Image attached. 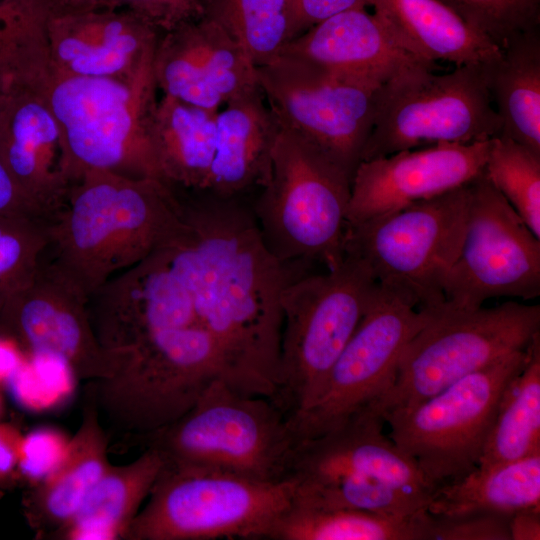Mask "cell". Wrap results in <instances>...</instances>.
<instances>
[{"instance_id": "1", "label": "cell", "mask_w": 540, "mask_h": 540, "mask_svg": "<svg viewBox=\"0 0 540 540\" xmlns=\"http://www.w3.org/2000/svg\"><path fill=\"white\" fill-rule=\"evenodd\" d=\"M168 237L109 282L111 296L140 331L196 329L219 348L235 388L275 393L281 295L293 271L267 249L244 199L180 196Z\"/></svg>"}, {"instance_id": "2", "label": "cell", "mask_w": 540, "mask_h": 540, "mask_svg": "<svg viewBox=\"0 0 540 540\" xmlns=\"http://www.w3.org/2000/svg\"><path fill=\"white\" fill-rule=\"evenodd\" d=\"M181 210L180 197L161 179L88 171L46 222L44 256L90 298L159 246Z\"/></svg>"}, {"instance_id": "3", "label": "cell", "mask_w": 540, "mask_h": 540, "mask_svg": "<svg viewBox=\"0 0 540 540\" xmlns=\"http://www.w3.org/2000/svg\"><path fill=\"white\" fill-rule=\"evenodd\" d=\"M352 179L324 150L280 125L269 179L250 205L271 254L292 270L294 263L337 266L345 256Z\"/></svg>"}, {"instance_id": "4", "label": "cell", "mask_w": 540, "mask_h": 540, "mask_svg": "<svg viewBox=\"0 0 540 540\" xmlns=\"http://www.w3.org/2000/svg\"><path fill=\"white\" fill-rule=\"evenodd\" d=\"M152 61L134 77L118 79L65 74L48 58L42 86L72 184L93 170L160 179L150 138L158 101Z\"/></svg>"}, {"instance_id": "5", "label": "cell", "mask_w": 540, "mask_h": 540, "mask_svg": "<svg viewBox=\"0 0 540 540\" xmlns=\"http://www.w3.org/2000/svg\"><path fill=\"white\" fill-rule=\"evenodd\" d=\"M378 288L367 265L347 253L337 266L300 275L285 286L278 381L271 399L289 420L319 397Z\"/></svg>"}, {"instance_id": "6", "label": "cell", "mask_w": 540, "mask_h": 540, "mask_svg": "<svg viewBox=\"0 0 540 540\" xmlns=\"http://www.w3.org/2000/svg\"><path fill=\"white\" fill-rule=\"evenodd\" d=\"M143 439L165 465L262 482L283 481L296 442L289 419L271 398L220 378L184 415Z\"/></svg>"}, {"instance_id": "7", "label": "cell", "mask_w": 540, "mask_h": 540, "mask_svg": "<svg viewBox=\"0 0 540 540\" xmlns=\"http://www.w3.org/2000/svg\"><path fill=\"white\" fill-rule=\"evenodd\" d=\"M491 63L457 66L445 74L421 63L398 71L377 91L361 162L402 150L438 143L472 144L499 135L501 123L488 88Z\"/></svg>"}, {"instance_id": "8", "label": "cell", "mask_w": 540, "mask_h": 540, "mask_svg": "<svg viewBox=\"0 0 540 540\" xmlns=\"http://www.w3.org/2000/svg\"><path fill=\"white\" fill-rule=\"evenodd\" d=\"M540 336V305L431 309L428 322L404 348L390 387L369 406L380 414L428 398Z\"/></svg>"}, {"instance_id": "9", "label": "cell", "mask_w": 540, "mask_h": 540, "mask_svg": "<svg viewBox=\"0 0 540 540\" xmlns=\"http://www.w3.org/2000/svg\"><path fill=\"white\" fill-rule=\"evenodd\" d=\"M292 498L288 481L164 464L124 539H268Z\"/></svg>"}, {"instance_id": "10", "label": "cell", "mask_w": 540, "mask_h": 540, "mask_svg": "<svg viewBox=\"0 0 540 540\" xmlns=\"http://www.w3.org/2000/svg\"><path fill=\"white\" fill-rule=\"evenodd\" d=\"M468 183L347 225L345 253L361 259L381 288L415 308L441 306L444 283L463 239Z\"/></svg>"}, {"instance_id": "11", "label": "cell", "mask_w": 540, "mask_h": 540, "mask_svg": "<svg viewBox=\"0 0 540 540\" xmlns=\"http://www.w3.org/2000/svg\"><path fill=\"white\" fill-rule=\"evenodd\" d=\"M529 347L418 403L381 413L390 426V439L415 462L433 489L462 478L478 466L501 395L523 368Z\"/></svg>"}, {"instance_id": "12", "label": "cell", "mask_w": 540, "mask_h": 540, "mask_svg": "<svg viewBox=\"0 0 540 540\" xmlns=\"http://www.w3.org/2000/svg\"><path fill=\"white\" fill-rule=\"evenodd\" d=\"M444 304L476 309L498 297L540 295V238L484 171L468 183V207L457 258L444 283Z\"/></svg>"}, {"instance_id": "13", "label": "cell", "mask_w": 540, "mask_h": 540, "mask_svg": "<svg viewBox=\"0 0 540 540\" xmlns=\"http://www.w3.org/2000/svg\"><path fill=\"white\" fill-rule=\"evenodd\" d=\"M256 70L279 124L320 147L353 176L381 85L332 74L288 55Z\"/></svg>"}, {"instance_id": "14", "label": "cell", "mask_w": 540, "mask_h": 540, "mask_svg": "<svg viewBox=\"0 0 540 540\" xmlns=\"http://www.w3.org/2000/svg\"><path fill=\"white\" fill-rule=\"evenodd\" d=\"M430 316L379 286L319 397L289 420L295 441L338 426L387 391L404 348Z\"/></svg>"}, {"instance_id": "15", "label": "cell", "mask_w": 540, "mask_h": 540, "mask_svg": "<svg viewBox=\"0 0 540 540\" xmlns=\"http://www.w3.org/2000/svg\"><path fill=\"white\" fill-rule=\"evenodd\" d=\"M88 302L43 255L32 278L5 305L0 333L35 356L61 360L80 378L105 380L118 363L96 336Z\"/></svg>"}, {"instance_id": "16", "label": "cell", "mask_w": 540, "mask_h": 540, "mask_svg": "<svg viewBox=\"0 0 540 540\" xmlns=\"http://www.w3.org/2000/svg\"><path fill=\"white\" fill-rule=\"evenodd\" d=\"M384 422L367 406L338 426L295 442L283 479L291 483L293 496L361 477L434 495L415 462L383 434Z\"/></svg>"}, {"instance_id": "17", "label": "cell", "mask_w": 540, "mask_h": 540, "mask_svg": "<svg viewBox=\"0 0 540 540\" xmlns=\"http://www.w3.org/2000/svg\"><path fill=\"white\" fill-rule=\"evenodd\" d=\"M490 139L438 143L360 162L347 225L357 224L463 186L484 171Z\"/></svg>"}, {"instance_id": "18", "label": "cell", "mask_w": 540, "mask_h": 540, "mask_svg": "<svg viewBox=\"0 0 540 540\" xmlns=\"http://www.w3.org/2000/svg\"><path fill=\"white\" fill-rule=\"evenodd\" d=\"M44 33L55 70L128 79L153 59L162 32L128 10L50 11L45 5Z\"/></svg>"}, {"instance_id": "19", "label": "cell", "mask_w": 540, "mask_h": 540, "mask_svg": "<svg viewBox=\"0 0 540 540\" xmlns=\"http://www.w3.org/2000/svg\"><path fill=\"white\" fill-rule=\"evenodd\" d=\"M43 71L9 99L0 115V158L47 222L64 204L72 180L61 132L43 91Z\"/></svg>"}, {"instance_id": "20", "label": "cell", "mask_w": 540, "mask_h": 540, "mask_svg": "<svg viewBox=\"0 0 540 540\" xmlns=\"http://www.w3.org/2000/svg\"><path fill=\"white\" fill-rule=\"evenodd\" d=\"M281 55L377 85L406 66L423 64L404 50L384 22L367 9L346 10L319 22L294 38Z\"/></svg>"}, {"instance_id": "21", "label": "cell", "mask_w": 540, "mask_h": 540, "mask_svg": "<svg viewBox=\"0 0 540 540\" xmlns=\"http://www.w3.org/2000/svg\"><path fill=\"white\" fill-rule=\"evenodd\" d=\"M280 125L260 88L223 105L216 117V151L206 194L245 199L268 181Z\"/></svg>"}, {"instance_id": "22", "label": "cell", "mask_w": 540, "mask_h": 540, "mask_svg": "<svg viewBox=\"0 0 540 540\" xmlns=\"http://www.w3.org/2000/svg\"><path fill=\"white\" fill-rule=\"evenodd\" d=\"M374 13L401 47L435 70L437 61L457 66L491 63L501 49L439 0H373Z\"/></svg>"}, {"instance_id": "23", "label": "cell", "mask_w": 540, "mask_h": 540, "mask_svg": "<svg viewBox=\"0 0 540 540\" xmlns=\"http://www.w3.org/2000/svg\"><path fill=\"white\" fill-rule=\"evenodd\" d=\"M218 111L162 95L150 138L158 174L178 194H206L216 151Z\"/></svg>"}, {"instance_id": "24", "label": "cell", "mask_w": 540, "mask_h": 540, "mask_svg": "<svg viewBox=\"0 0 540 540\" xmlns=\"http://www.w3.org/2000/svg\"><path fill=\"white\" fill-rule=\"evenodd\" d=\"M164 461L147 447L134 461L109 465L74 516L52 533L57 539H124Z\"/></svg>"}, {"instance_id": "25", "label": "cell", "mask_w": 540, "mask_h": 540, "mask_svg": "<svg viewBox=\"0 0 540 540\" xmlns=\"http://www.w3.org/2000/svg\"><path fill=\"white\" fill-rule=\"evenodd\" d=\"M109 465L107 438L93 398L60 461L35 492L34 513L43 529L55 531L68 522Z\"/></svg>"}, {"instance_id": "26", "label": "cell", "mask_w": 540, "mask_h": 540, "mask_svg": "<svg viewBox=\"0 0 540 540\" xmlns=\"http://www.w3.org/2000/svg\"><path fill=\"white\" fill-rule=\"evenodd\" d=\"M499 135L540 154V28L511 39L489 66Z\"/></svg>"}, {"instance_id": "27", "label": "cell", "mask_w": 540, "mask_h": 540, "mask_svg": "<svg viewBox=\"0 0 540 540\" xmlns=\"http://www.w3.org/2000/svg\"><path fill=\"white\" fill-rule=\"evenodd\" d=\"M540 508V452L488 468L476 467L438 488L428 505L435 515Z\"/></svg>"}, {"instance_id": "28", "label": "cell", "mask_w": 540, "mask_h": 540, "mask_svg": "<svg viewBox=\"0 0 540 540\" xmlns=\"http://www.w3.org/2000/svg\"><path fill=\"white\" fill-rule=\"evenodd\" d=\"M540 452V336L523 368L506 385L478 467L488 468Z\"/></svg>"}, {"instance_id": "29", "label": "cell", "mask_w": 540, "mask_h": 540, "mask_svg": "<svg viewBox=\"0 0 540 540\" xmlns=\"http://www.w3.org/2000/svg\"><path fill=\"white\" fill-rule=\"evenodd\" d=\"M427 509L391 517L354 509H316L291 503L270 540H426Z\"/></svg>"}, {"instance_id": "30", "label": "cell", "mask_w": 540, "mask_h": 540, "mask_svg": "<svg viewBox=\"0 0 540 540\" xmlns=\"http://www.w3.org/2000/svg\"><path fill=\"white\" fill-rule=\"evenodd\" d=\"M204 6L256 68L278 59L298 36L295 0H204Z\"/></svg>"}, {"instance_id": "31", "label": "cell", "mask_w": 540, "mask_h": 540, "mask_svg": "<svg viewBox=\"0 0 540 540\" xmlns=\"http://www.w3.org/2000/svg\"><path fill=\"white\" fill-rule=\"evenodd\" d=\"M484 173L540 238V154L497 135L490 139Z\"/></svg>"}, {"instance_id": "32", "label": "cell", "mask_w": 540, "mask_h": 540, "mask_svg": "<svg viewBox=\"0 0 540 540\" xmlns=\"http://www.w3.org/2000/svg\"><path fill=\"white\" fill-rule=\"evenodd\" d=\"M196 23L205 76L223 104L258 88L256 67L232 36L208 16Z\"/></svg>"}, {"instance_id": "33", "label": "cell", "mask_w": 540, "mask_h": 540, "mask_svg": "<svg viewBox=\"0 0 540 540\" xmlns=\"http://www.w3.org/2000/svg\"><path fill=\"white\" fill-rule=\"evenodd\" d=\"M47 245L46 222L30 216H0V315L32 278Z\"/></svg>"}, {"instance_id": "34", "label": "cell", "mask_w": 540, "mask_h": 540, "mask_svg": "<svg viewBox=\"0 0 540 540\" xmlns=\"http://www.w3.org/2000/svg\"><path fill=\"white\" fill-rule=\"evenodd\" d=\"M502 49L511 39L540 28V0H439Z\"/></svg>"}, {"instance_id": "35", "label": "cell", "mask_w": 540, "mask_h": 540, "mask_svg": "<svg viewBox=\"0 0 540 540\" xmlns=\"http://www.w3.org/2000/svg\"><path fill=\"white\" fill-rule=\"evenodd\" d=\"M50 11L128 10L167 32L202 18L204 0H45Z\"/></svg>"}, {"instance_id": "36", "label": "cell", "mask_w": 540, "mask_h": 540, "mask_svg": "<svg viewBox=\"0 0 540 540\" xmlns=\"http://www.w3.org/2000/svg\"><path fill=\"white\" fill-rule=\"evenodd\" d=\"M510 517L494 512L435 515L428 511L426 540H511Z\"/></svg>"}, {"instance_id": "37", "label": "cell", "mask_w": 540, "mask_h": 540, "mask_svg": "<svg viewBox=\"0 0 540 540\" xmlns=\"http://www.w3.org/2000/svg\"><path fill=\"white\" fill-rule=\"evenodd\" d=\"M298 36L319 22L350 9H367L373 0H295Z\"/></svg>"}, {"instance_id": "38", "label": "cell", "mask_w": 540, "mask_h": 540, "mask_svg": "<svg viewBox=\"0 0 540 540\" xmlns=\"http://www.w3.org/2000/svg\"><path fill=\"white\" fill-rule=\"evenodd\" d=\"M0 216H30L44 220L22 193L0 158Z\"/></svg>"}, {"instance_id": "39", "label": "cell", "mask_w": 540, "mask_h": 540, "mask_svg": "<svg viewBox=\"0 0 540 540\" xmlns=\"http://www.w3.org/2000/svg\"><path fill=\"white\" fill-rule=\"evenodd\" d=\"M23 438L10 426L0 425V481L19 464Z\"/></svg>"}, {"instance_id": "40", "label": "cell", "mask_w": 540, "mask_h": 540, "mask_svg": "<svg viewBox=\"0 0 540 540\" xmlns=\"http://www.w3.org/2000/svg\"><path fill=\"white\" fill-rule=\"evenodd\" d=\"M511 540L540 539V508H530L511 515L509 521Z\"/></svg>"}, {"instance_id": "41", "label": "cell", "mask_w": 540, "mask_h": 540, "mask_svg": "<svg viewBox=\"0 0 540 540\" xmlns=\"http://www.w3.org/2000/svg\"><path fill=\"white\" fill-rule=\"evenodd\" d=\"M9 99L10 96L0 88V115Z\"/></svg>"}, {"instance_id": "42", "label": "cell", "mask_w": 540, "mask_h": 540, "mask_svg": "<svg viewBox=\"0 0 540 540\" xmlns=\"http://www.w3.org/2000/svg\"><path fill=\"white\" fill-rule=\"evenodd\" d=\"M6 7V0H0V20Z\"/></svg>"}]
</instances>
